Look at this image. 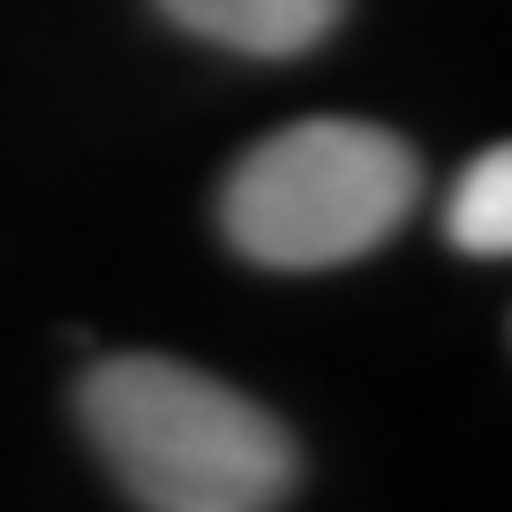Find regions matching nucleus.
Masks as SVG:
<instances>
[{
	"mask_svg": "<svg viewBox=\"0 0 512 512\" xmlns=\"http://www.w3.org/2000/svg\"><path fill=\"white\" fill-rule=\"evenodd\" d=\"M445 226H452V241H460L467 256H505L512 249V159H505V144L482 151L460 174Z\"/></svg>",
	"mask_w": 512,
	"mask_h": 512,
	"instance_id": "obj_4",
	"label": "nucleus"
},
{
	"mask_svg": "<svg viewBox=\"0 0 512 512\" xmlns=\"http://www.w3.org/2000/svg\"><path fill=\"white\" fill-rule=\"evenodd\" d=\"M159 8L181 31L226 53H256V61H294V53L324 46L347 16V0H159Z\"/></svg>",
	"mask_w": 512,
	"mask_h": 512,
	"instance_id": "obj_3",
	"label": "nucleus"
},
{
	"mask_svg": "<svg viewBox=\"0 0 512 512\" xmlns=\"http://www.w3.org/2000/svg\"><path fill=\"white\" fill-rule=\"evenodd\" d=\"M422 166L377 121H294L226 174V241L272 272H324L392 241Z\"/></svg>",
	"mask_w": 512,
	"mask_h": 512,
	"instance_id": "obj_2",
	"label": "nucleus"
},
{
	"mask_svg": "<svg viewBox=\"0 0 512 512\" xmlns=\"http://www.w3.org/2000/svg\"><path fill=\"white\" fill-rule=\"evenodd\" d=\"M76 415L151 512H279L302 482L287 422L174 354H106Z\"/></svg>",
	"mask_w": 512,
	"mask_h": 512,
	"instance_id": "obj_1",
	"label": "nucleus"
}]
</instances>
